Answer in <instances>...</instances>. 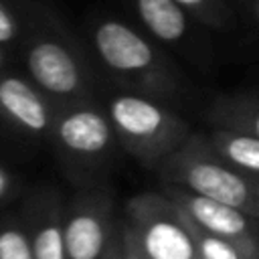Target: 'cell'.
Segmentation results:
<instances>
[{"label":"cell","instance_id":"cell-1","mask_svg":"<svg viewBox=\"0 0 259 259\" xmlns=\"http://www.w3.org/2000/svg\"><path fill=\"white\" fill-rule=\"evenodd\" d=\"M158 172L168 184L235 206L259 221V178L223 160L208 138L188 136Z\"/></svg>","mask_w":259,"mask_h":259},{"label":"cell","instance_id":"cell-2","mask_svg":"<svg viewBox=\"0 0 259 259\" xmlns=\"http://www.w3.org/2000/svg\"><path fill=\"white\" fill-rule=\"evenodd\" d=\"M105 111L117 142L142 166L158 170L188 140V125L146 93H115L107 99Z\"/></svg>","mask_w":259,"mask_h":259},{"label":"cell","instance_id":"cell-3","mask_svg":"<svg viewBox=\"0 0 259 259\" xmlns=\"http://www.w3.org/2000/svg\"><path fill=\"white\" fill-rule=\"evenodd\" d=\"M121 223L148 259H200L182 210L164 192L132 196Z\"/></svg>","mask_w":259,"mask_h":259},{"label":"cell","instance_id":"cell-4","mask_svg":"<svg viewBox=\"0 0 259 259\" xmlns=\"http://www.w3.org/2000/svg\"><path fill=\"white\" fill-rule=\"evenodd\" d=\"M24 67L30 81L57 107L91 97L89 69L75 45L59 32H34L24 47Z\"/></svg>","mask_w":259,"mask_h":259},{"label":"cell","instance_id":"cell-5","mask_svg":"<svg viewBox=\"0 0 259 259\" xmlns=\"http://www.w3.org/2000/svg\"><path fill=\"white\" fill-rule=\"evenodd\" d=\"M91 40L101 63L113 75L138 87V93L152 97L168 91L170 77L156 49L130 24L115 18L99 20L91 28Z\"/></svg>","mask_w":259,"mask_h":259},{"label":"cell","instance_id":"cell-6","mask_svg":"<svg viewBox=\"0 0 259 259\" xmlns=\"http://www.w3.org/2000/svg\"><path fill=\"white\" fill-rule=\"evenodd\" d=\"M51 140L61 156L77 168L99 166L117 142L107 111L89 99L57 107Z\"/></svg>","mask_w":259,"mask_h":259},{"label":"cell","instance_id":"cell-7","mask_svg":"<svg viewBox=\"0 0 259 259\" xmlns=\"http://www.w3.org/2000/svg\"><path fill=\"white\" fill-rule=\"evenodd\" d=\"M117 225L113 200L105 190L75 192L65 206L67 259H101Z\"/></svg>","mask_w":259,"mask_h":259},{"label":"cell","instance_id":"cell-8","mask_svg":"<svg viewBox=\"0 0 259 259\" xmlns=\"http://www.w3.org/2000/svg\"><path fill=\"white\" fill-rule=\"evenodd\" d=\"M164 194L198 227L212 235H219L245 255V259H259V221L247 212L223 204L219 200L206 198L182 186L168 184Z\"/></svg>","mask_w":259,"mask_h":259},{"label":"cell","instance_id":"cell-9","mask_svg":"<svg viewBox=\"0 0 259 259\" xmlns=\"http://www.w3.org/2000/svg\"><path fill=\"white\" fill-rule=\"evenodd\" d=\"M57 105L28 79L0 75V119L28 138H51Z\"/></svg>","mask_w":259,"mask_h":259},{"label":"cell","instance_id":"cell-10","mask_svg":"<svg viewBox=\"0 0 259 259\" xmlns=\"http://www.w3.org/2000/svg\"><path fill=\"white\" fill-rule=\"evenodd\" d=\"M65 206L57 192H42L30 200L24 221L32 237L34 259H67Z\"/></svg>","mask_w":259,"mask_h":259},{"label":"cell","instance_id":"cell-11","mask_svg":"<svg viewBox=\"0 0 259 259\" xmlns=\"http://www.w3.org/2000/svg\"><path fill=\"white\" fill-rule=\"evenodd\" d=\"M134 6L148 32L162 42H178L188 30L186 10L176 0H134Z\"/></svg>","mask_w":259,"mask_h":259},{"label":"cell","instance_id":"cell-12","mask_svg":"<svg viewBox=\"0 0 259 259\" xmlns=\"http://www.w3.org/2000/svg\"><path fill=\"white\" fill-rule=\"evenodd\" d=\"M208 142L223 160L259 178V138L231 127H217L210 132Z\"/></svg>","mask_w":259,"mask_h":259},{"label":"cell","instance_id":"cell-13","mask_svg":"<svg viewBox=\"0 0 259 259\" xmlns=\"http://www.w3.org/2000/svg\"><path fill=\"white\" fill-rule=\"evenodd\" d=\"M0 259H34L32 237L24 217L0 221Z\"/></svg>","mask_w":259,"mask_h":259},{"label":"cell","instance_id":"cell-14","mask_svg":"<svg viewBox=\"0 0 259 259\" xmlns=\"http://www.w3.org/2000/svg\"><path fill=\"white\" fill-rule=\"evenodd\" d=\"M184 219H186V223H188V227L192 231V237H194V243L198 247L200 259H245V255L239 251L237 245H233L231 241H227V239H223L219 235L208 233L206 229L198 227L186 214H184Z\"/></svg>","mask_w":259,"mask_h":259},{"label":"cell","instance_id":"cell-15","mask_svg":"<svg viewBox=\"0 0 259 259\" xmlns=\"http://www.w3.org/2000/svg\"><path fill=\"white\" fill-rule=\"evenodd\" d=\"M219 119L225 123L223 127L239 130L259 138V103H241L233 101L217 107Z\"/></svg>","mask_w":259,"mask_h":259},{"label":"cell","instance_id":"cell-16","mask_svg":"<svg viewBox=\"0 0 259 259\" xmlns=\"http://www.w3.org/2000/svg\"><path fill=\"white\" fill-rule=\"evenodd\" d=\"M186 12H192L200 20L206 22H221L223 20V4L221 0H176Z\"/></svg>","mask_w":259,"mask_h":259},{"label":"cell","instance_id":"cell-17","mask_svg":"<svg viewBox=\"0 0 259 259\" xmlns=\"http://www.w3.org/2000/svg\"><path fill=\"white\" fill-rule=\"evenodd\" d=\"M20 38V20L14 10L0 0V47L14 45Z\"/></svg>","mask_w":259,"mask_h":259},{"label":"cell","instance_id":"cell-18","mask_svg":"<svg viewBox=\"0 0 259 259\" xmlns=\"http://www.w3.org/2000/svg\"><path fill=\"white\" fill-rule=\"evenodd\" d=\"M101 259H125V257H123V233H121V223L117 225V229H115V233H113V237H111V241H109V245H107V249H105V253H103Z\"/></svg>","mask_w":259,"mask_h":259},{"label":"cell","instance_id":"cell-19","mask_svg":"<svg viewBox=\"0 0 259 259\" xmlns=\"http://www.w3.org/2000/svg\"><path fill=\"white\" fill-rule=\"evenodd\" d=\"M121 233H123V257H125V259H148V257L138 249V245L134 243V239L130 237V233L123 229V223H121Z\"/></svg>","mask_w":259,"mask_h":259},{"label":"cell","instance_id":"cell-20","mask_svg":"<svg viewBox=\"0 0 259 259\" xmlns=\"http://www.w3.org/2000/svg\"><path fill=\"white\" fill-rule=\"evenodd\" d=\"M12 188H14V178H12L10 170L0 164V202L12 192Z\"/></svg>","mask_w":259,"mask_h":259},{"label":"cell","instance_id":"cell-21","mask_svg":"<svg viewBox=\"0 0 259 259\" xmlns=\"http://www.w3.org/2000/svg\"><path fill=\"white\" fill-rule=\"evenodd\" d=\"M4 61H6V57H4V51H2V47H0V75H2V67H4Z\"/></svg>","mask_w":259,"mask_h":259},{"label":"cell","instance_id":"cell-22","mask_svg":"<svg viewBox=\"0 0 259 259\" xmlns=\"http://www.w3.org/2000/svg\"><path fill=\"white\" fill-rule=\"evenodd\" d=\"M255 14H257V18H259V0H255Z\"/></svg>","mask_w":259,"mask_h":259}]
</instances>
